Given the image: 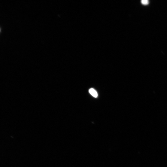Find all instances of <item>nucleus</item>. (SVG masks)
<instances>
[{
	"label": "nucleus",
	"instance_id": "2",
	"mask_svg": "<svg viewBox=\"0 0 167 167\" xmlns=\"http://www.w3.org/2000/svg\"><path fill=\"white\" fill-rule=\"evenodd\" d=\"M141 3L143 5H147L149 4V1L148 0H142Z\"/></svg>",
	"mask_w": 167,
	"mask_h": 167
},
{
	"label": "nucleus",
	"instance_id": "1",
	"mask_svg": "<svg viewBox=\"0 0 167 167\" xmlns=\"http://www.w3.org/2000/svg\"><path fill=\"white\" fill-rule=\"evenodd\" d=\"M89 93L90 94L95 98H97L98 96V93L97 91L93 89H90L89 90Z\"/></svg>",
	"mask_w": 167,
	"mask_h": 167
}]
</instances>
